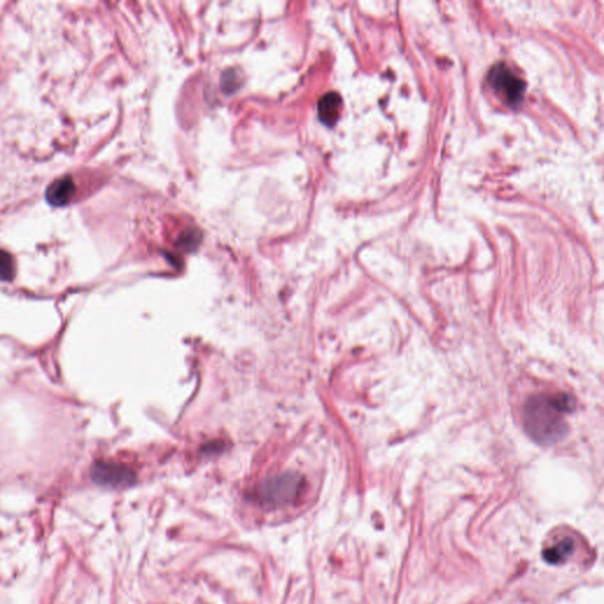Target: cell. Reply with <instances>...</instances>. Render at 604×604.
I'll return each instance as SVG.
<instances>
[{
    "instance_id": "6da1fadb",
    "label": "cell",
    "mask_w": 604,
    "mask_h": 604,
    "mask_svg": "<svg viewBox=\"0 0 604 604\" xmlns=\"http://www.w3.org/2000/svg\"><path fill=\"white\" fill-rule=\"evenodd\" d=\"M574 409L575 399L566 393L530 397L524 406V428L541 445L556 444L566 437V416Z\"/></svg>"
},
{
    "instance_id": "7a4b0ae2",
    "label": "cell",
    "mask_w": 604,
    "mask_h": 604,
    "mask_svg": "<svg viewBox=\"0 0 604 604\" xmlns=\"http://www.w3.org/2000/svg\"><path fill=\"white\" fill-rule=\"evenodd\" d=\"M302 484L304 481L299 474L285 472L262 481L258 485L256 496L263 506H285L297 499Z\"/></svg>"
},
{
    "instance_id": "3957f363",
    "label": "cell",
    "mask_w": 604,
    "mask_h": 604,
    "mask_svg": "<svg viewBox=\"0 0 604 604\" xmlns=\"http://www.w3.org/2000/svg\"><path fill=\"white\" fill-rule=\"evenodd\" d=\"M489 83L510 106H518L523 99L525 83L506 64H496L489 72Z\"/></svg>"
},
{
    "instance_id": "277c9868",
    "label": "cell",
    "mask_w": 604,
    "mask_h": 604,
    "mask_svg": "<svg viewBox=\"0 0 604 604\" xmlns=\"http://www.w3.org/2000/svg\"><path fill=\"white\" fill-rule=\"evenodd\" d=\"M90 476L96 484L106 488H127L136 481L134 472L129 467L113 462H97L93 464Z\"/></svg>"
},
{
    "instance_id": "5b68a950",
    "label": "cell",
    "mask_w": 604,
    "mask_h": 604,
    "mask_svg": "<svg viewBox=\"0 0 604 604\" xmlns=\"http://www.w3.org/2000/svg\"><path fill=\"white\" fill-rule=\"evenodd\" d=\"M343 99L336 92H329L319 101V118L327 127H333L340 116Z\"/></svg>"
},
{
    "instance_id": "8992f818",
    "label": "cell",
    "mask_w": 604,
    "mask_h": 604,
    "mask_svg": "<svg viewBox=\"0 0 604 604\" xmlns=\"http://www.w3.org/2000/svg\"><path fill=\"white\" fill-rule=\"evenodd\" d=\"M74 194V181L71 180V177H63L50 184L46 190V200L49 201L50 205L62 207L71 201Z\"/></svg>"
},
{
    "instance_id": "52a82bcc",
    "label": "cell",
    "mask_w": 604,
    "mask_h": 604,
    "mask_svg": "<svg viewBox=\"0 0 604 604\" xmlns=\"http://www.w3.org/2000/svg\"><path fill=\"white\" fill-rule=\"evenodd\" d=\"M574 552V542L571 540H564L559 542L554 548L549 549L545 552V561L552 564H559L563 562L568 556Z\"/></svg>"
},
{
    "instance_id": "ba28073f",
    "label": "cell",
    "mask_w": 604,
    "mask_h": 604,
    "mask_svg": "<svg viewBox=\"0 0 604 604\" xmlns=\"http://www.w3.org/2000/svg\"><path fill=\"white\" fill-rule=\"evenodd\" d=\"M16 274L13 258L7 251L0 249V280L11 281Z\"/></svg>"
},
{
    "instance_id": "9c48e42d",
    "label": "cell",
    "mask_w": 604,
    "mask_h": 604,
    "mask_svg": "<svg viewBox=\"0 0 604 604\" xmlns=\"http://www.w3.org/2000/svg\"><path fill=\"white\" fill-rule=\"evenodd\" d=\"M221 84H222V89L227 92V93L237 91V89L240 88L241 85L240 74H239L237 70H235V69H229V70H227L226 72L222 74V78H221Z\"/></svg>"
},
{
    "instance_id": "30bf717a",
    "label": "cell",
    "mask_w": 604,
    "mask_h": 604,
    "mask_svg": "<svg viewBox=\"0 0 604 604\" xmlns=\"http://www.w3.org/2000/svg\"><path fill=\"white\" fill-rule=\"evenodd\" d=\"M195 240H196V237H195V234L193 233V232H191L190 234H188V235L186 234V235L181 239V241H182L181 246H183L184 248H193L194 247V244H198V242H195Z\"/></svg>"
}]
</instances>
